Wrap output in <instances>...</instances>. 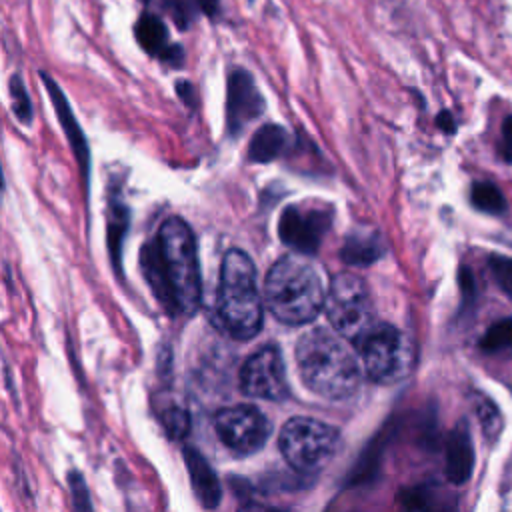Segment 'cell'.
<instances>
[{
    "label": "cell",
    "mask_w": 512,
    "mask_h": 512,
    "mask_svg": "<svg viewBox=\"0 0 512 512\" xmlns=\"http://www.w3.org/2000/svg\"><path fill=\"white\" fill-rule=\"evenodd\" d=\"M140 270L168 316H192L198 310L202 300L198 248L192 228L180 216H168L142 244Z\"/></svg>",
    "instance_id": "6da1fadb"
},
{
    "label": "cell",
    "mask_w": 512,
    "mask_h": 512,
    "mask_svg": "<svg viewBox=\"0 0 512 512\" xmlns=\"http://www.w3.org/2000/svg\"><path fill=\"white\" fill-rule=\"evenodd\" d=\"M296 362L304 384L322 398L344 400L360 386V366L344 338L314 328L296 344Z\"/></svg>",
    "instance_id": "7a4b0ae2"
},
{
    "label": "cell",
    "mask_w": 512,
    "mask_h": 512,
    "mask_svg": "<svg viewBox=\"0 0 512 512\" xmlns=\"http://www.w3.org/2000/svg\"><path fill=\"white\" fill-rule=\"evenodd\" d=\"M326 288L314 264L288 254L276 260L264 282V302L270 314L290 326L312 322L324 308Z\"/></svg>",
    "instance_id": "3957f363"
},
{
    "label": "cell",
    "mask_w": 512,
    "mask_h": 512,
    "mask_svg": "<svg viewBox=\"0 0 512 512\" xmlns=\"http://www.w3.org/2000/svg\"><path fill=\"white\" fill-rule=\"evenodd\" d=\"M216 322L236 340H248L262 326V298L256 268L242 250H228L220 266L216 294Z\"/></svg>",
    "instance_id": "277c9868"
},
{
    "label": "cell",
    "mask_w": 512,
    "mask_h": 512,
    "mask_svg": "<svg viewBox=\"0 0 512 512\" xmlns=\"http://www.w3.org/2000/svg\"><path fill=\"white\" fill-rule=\"evenodd\" d=\"M324 308L336 334L354 344H358L376 324L368 288L362 278L350 272L332 278Z\"/></svg>",
    "instance_id": "5b68a950"
},
{
    "label": "cell",
    "mask_w": 512,
    "mask_h": 512,
    "mask_svg": "<svg viewBox=\"0 0 512 512\" xmlns=\"http://www.w3.org/2000/svg\"><path fill=\"white\" fill-rule=\"evenodd\" d=\"M278 444L292 468L310 474L332 460L340 446V434L334 426L320 420L294 416L284 424Z\"/></svg>",
    "instance_id": "8992f818"
},
{
    "label": "cell",
    "mask_w": 512,
    "mask_h": 512,
    "mask_svg": "<svg viewBox=\"0 0 512 512\" xmlns=\"http://www.w3.org/2000/svg\"><path fill=\"white\" fill-rule=\"evenodd\" d=\"M356 346L366 374L380 384H396L412 370V344L390 324H374V328Z\"/></svg>",
    "instance_id": "52a82bcc"
},
{
    "label": "cell",
    "mask_w": 512,
    "mask_h": 512,
    "mask_svg": "<svg viewBox=\"0 0 512 512\" xmlns=\"http://www.w3.org/2000/svg\"><path fill=\"white\" fill-rule=\"evenodd\" d=\"M214 428L218 438L242 456L258 452L272 432L270 420L252 404L220 408L214 414Z\"/></svg>",
    "instance_id": "ba28073f"
},
{
    "label": "cell",
    "mask_w": 512,
    "mask_h": 512,
    "mask_svg": "<svg viewBox=\"0 0 512 512\" xmlns=\"http://www.w3.org/2000/svg\"><path fill=\"white\" fill-rule=\"evenodd\" d=\"M240 390L250 398L284 400L290 394L286 366L280 350L270 344L254 352L240 370Z\"/></svg>",
    "instance_id": "9c48e42d"
},
{
    "label": "cell",
    "mask_w": 512,
    "mask_h": 512,
    "mask_svg": "<svg viewBox=\"0 0 512 512\" xmlns=\"http://www.w3.org/2000/svg\"><path fill=\"white\" fill-rule=\"evenodd\" d=\"M40 80L46 88V94L54 106V112H56V118L64 130V136L68 140V146L72 150V156L76 160V166H78V174H80V184H82V190L84 194L88 196V190H90V168H92V156H90V146H88V140H86V134L80 126V122L76 120L74 116V110L64 94V90L58 86V82L46 72V70H40Z\"/></svg>",
    "instance_id": "30bf717a"
},
{
    "label": "cell",
    "mask_w": 512,
    "mask_h": 512,
    "mask_svg": "<svg viewBox=\"0 0 512 512\" xmlns=\"http://www.w3.org/2000/svg\"><path fill=\"white\" fill-rule=\"evenodd\" d=\"M330 228V216L322 210H300L290 206L278 222L280 240L298 254H314Z\"/></svg>",
    "instance_id": "8fae6325"
},
{
    "label": "cell",
    "mask_w": 512,
    "mask_h": 512,
    "mask_svg": "<svg viewBox=\"0 0 512 512\" xmlns=\"http://www.w3.org/2000/svg\"><path fill=\"white\" fill-rule=\"evenodd\" d=\"M264 112V98L258 92L254 78L246 70H234L228 76L226 90V124L232 136L240 134L242 128L256 120Z\"/></svg>",
    "instance_id": "7c38bea8"
},
{
    "label": "cell",
    "mask_w": 512,
    "mask_h": 512,
    "mask_svg": "<svg viewBox=\"0 0 512 512\" xmlns=\"http://www.w3.org/2000/svg\"><path fill=\"white\" fill-rule=\"evenodd\" d=\"M134 38L146 54L162 60L168 66H182L184 50L170 42L168 28L158 14L142 12L134 22Z\"/></svg>",
    "instance_id": "4fadbf2b"
},
{
    "label": "cell",
    "mask_w": 512,
    "mask_h": 512,
    "mask_svg": "<svg viewBox=\"0 0 512 512\" xmlns=\"http://www.w3.org/2000/svg\"><path fill=\"white\" fill-rule=\"evenodd\" d=\"M182 458H184V464H186V470L190 476V486H192L198 502L206 510L216 508L222 500V486H220V480H218L214 468L210 466V462L194 446H184Z\"/></svg>",
    "instance_id": "5bb4252c"
},
{
    "label": "cell",
    "mask_w": 512,
    "mask_h": 512,
    "mask_svg": "<svg viewBox=\"0 0 512 512\" xmlns=\"http://www.w3.org/2000/svg\"><path fill=\"white\" fill-rule=\"evenodd\" d=\"M398 502L404 512H458V500L436 482L402 488Z\"/></svg>",
    "instance_id": "9a60e30c"
},
{
    "label": "cell",
    "mask_w": 512,
    "mask_h": 512,
    "mask_svg": "<svg viewBox=\"0 0 512 512\" xmlns=\"http://www.w3.org/2000/svg\"><path fill=\"white\" fill-rule=\"evenodd\" d=\"M444 474L452 484H464L474 472V446L468 426L460 422L446 440Z\"/></svg>",
    "instance_id": "2e32d148"
},
{
    "label": "cell",
    "mask_w": 512,
    "mask_h": 512,
    "mask_svg": "<svg viewBox=\"0 0 512 512\" xmlns=\"http://www.w3.org/2000/svg\"><path fill=\"white\" fill-rule=\"evenodd\" d=\"M130 228V208L122 202L120 194L114 192L106 206V248L110 266L118 278H122V248Z\"/></svg>",
    "instance_id": "e0dca14e"
},
{
    "label": "cell",
    "mask_w": 512,
    "mask_h": 512,
    "mask_svg": "<svg viewBox=\"0 0 512 512\" xmlns=\"http://www.w3.org/2000/svg\"><path fill=\"white\" fill-rule=\"evenodd\" d=\"M288 146V134L276 124H266L258 128L248 146V158L252 162H272Z\"/></svg>",
    "instance_id": "ac0fdd59"
},
{
    "label": "cell",
    "mask_w": 512,
    "mask_h": 512,
    "mask_svg": "<svg viewBox=\"0 0 512 512\" xmlns=\"http://www.w3.org/2000/svg\"><path fill=\"white\" fill-rule=\"evenodd\" d=\"M382 254V244L374 232H354L342 246V260L352 266H368Z\"/></svg>",
    "instance_id": "d6986e66"
},
{
    "label": "cell",
    "mask_w": 512,
    "mask_h": 512,
    "mask_svg": "<svg viewBox=\"0 0 512 512\" xmlns=\"http://www.w3.org/2000/svg\"><path fill=\"white\" fill-rule=\"evenodd\" d=\"M8 94H10V104H12V114L16 116L18 122L28 126L32 122L34 110H32V100L28 94V88L24 84V78L14 72L8 80Z\"/></svg>",
    "instance_id": "ffe728a7"
},
{
    "label": "cell",
    "mask_w": 512,
    "mask_h": 512,
    "mask_svg": "<svg viewBox=\"0 0 512 512\" xmlns=\"http://www.w3.org/2000/svg\"><path fill=\"white\" fill-rule=\"evenodd\" d=\"M474 412H476L478 422L482 426L484 438L490 440V442H496V438L502 430V416H500V410L496 408V404L490 398H486L482 394H476Z\"/></svg>",
    "instance_id": "44dd1931"
},
{
    "label": "cell",
    "mask_w": 512,
    "mask_h": 512,
    "mask_svg": "<svg viewBox=\"0 0 512 512\" xmlns=\"http://www.w3.org/2000/svg\"><path fill=\"white\" fill-rule=\"evenodd\" d=\"M470 198H472V204H474L480 212L502 214L504 208H506V202H504L502 192H500L494 184H490V182H476V184L472 186Z\"/></svg>",
    "instance_id": "7402d4cb"
},
{
    "label": "cell",
    "mask_w": 512,
    "mask_h": 512,
    "mask_svg": "<svg viewBox=\"0 0 512 512\" xmlns=\"http://www.w3.org/2000/svg\"><path fill=\"white\" fill-rule=\"evenodd\" d=\"M158 420L162 424V428L166 430V434L174 440H180L188 434L190 430V414L186 408L178 406V404H168L158 412Z\"/></svg>",
    "instance_id": "603a6c76"
},
{
    "label": "cell",
    "mask_w": 512,
    "mask_h": 512,
    "mask_svg": "<svg viewBox=\"0 0 512 512\" xmlns=\"http://www.w3.org/2000/svg\"><path fill=\"white\" fill-rule=\"evenodd\" d=\"M480 348L484 352H498L512 348V318H504L494 322L482 336Z\"/></svg>",
    "instance_id": "cb8c5ba5"
},
{
    "label": "cell",
    "mask_w": 512,
    "mask_h": 512,
    "mask_svg": "<svg viewBox=\"0 0 512 512\" xmlns=\"http://www.w3.org/2000/svg\"><path fill=\"white\" fill-rule=\"evenodd\" d=\"M66 484H68V490H70V500H72L74 512H94L90 490H88V484L84 480V474L76 468L68 470Z\"/></svg>",
    "instance_id": "d4e9b609"
},
{
    "label": "cell",
    "mask_w": 512,
    "mask_h": 512,
    "mask_svg": "<svg viewBox=\"0 0 512 512\" xmlns=\"http://www.w3.org/2000/svg\"><path fill=\"white\" fill-rule=\"evenodd\" d=\"M164 10L180 30H186L200 14V0H164Z\"/></svg>",
    "instance_id": "484cf974"
},
{
    "label": "cell",
    "mask_w": 512,
    "mask_h": 512,
    "mask_svg": "<svg viewBox=\"0 0 512 512\" xmlns=\"http://www.w3.org/2000/svg\"><path fill=\"white\" fill-rule=\"evenodd\" d=\"M488 268L496 280V284L512 298V258L508 256H490Z\"/></svg>",
    "instance_id": "4316f807"
},
{
    "label": "cell",
    "mask_w": 512,
    "mask_h": 512,
    "mask_svg": "<svg viewBox=\"0 0 512 512\" xmlns=\"http://www.w3.org/2000/svg\"><path fill=\"white\" fill-rule=\"evenodd\" d=\"M500 154L506 162L512 164V116L502 122V136H500Z\"/></svg>",
    "instance_id": "83f0119b"
},
{
    "label": "cell",
    "mask_w": 512,
    "mask_h": 512,
    "mask_svg": "<svg viewBox=\"0 0 512 512\" xmlns=\"http://www.w3.org/2000/svg\"><path fill=\"white\" fill-rule=\"evenodd\" d=\"M176 94L180 96V100L188 106V108H194L196 106V90L190 82L186 80H178L176 82Z\"/></svg>",
    "instance_id": "f1b7e54d"
},
{
    "label": "cell",
    "mask_w": 512,
    "mask_h": 512,
    "mask_svg": "<svg viewBox=\"0 0 512 512\" xmlns=\"http://www.w3.org/2000/svg\"><path fill=\"white\" fill-rule=\"evenodd\" d=\"M238 512H284L280 508L274 506H266V504H256V502H248L246 506H242Z\"/></svg>",
    "instance_id": "f546056e"
},
{
    "label": "cell",
    "mask_w": 512,
    "mask_h": 512,
    "mask_svg": "<svg viewBox=\"0 0 512 512\" xmlns=\"http://www.w3.org/2000/svg\"><path fill=\"white\" fill-rule=\"evenodd\" d=\"M438 126L444 130V132H454V118H452V114L450 112H440L438 114Z\"/></svg>",
    "instance_id": "4dcf8cb0"
},
{
    "label": "cell",
    "mask_w": 512,
    "mask_h": 512,
    "mask_svg": "<svg viewBox=\"0 0 512 512\" xmlns=\"http://www.w3.org/2000/svg\"><path fill=\"white\" fill-rule=\"evenodd\" d=\"M6 188V180H4V172H2V164H0V192Z\"/></svg>",
    "instance_id": "1f68e13d"
},
{
    "label": "cell",
    "mask_w": 512,
    "mask_h": 512,
    "mask_svg": "<svg viewBox=\"0 0 512 512\" xmlns=\"http://www.w3.org/2000/svg\"><path fill=\"white\" fill-rule=\"evenodd\" d=\"M144 2H148V0H144Z\"/></svg>",
    "instance_id": "d6a6232c"
}]
</instances>
